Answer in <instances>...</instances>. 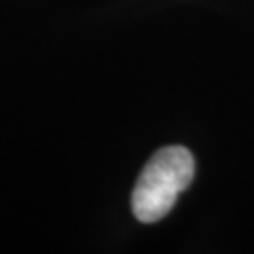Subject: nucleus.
<instances>
[{
	"label": "nucleus",
	"instance_id": "obj_1",
	"mask_svg": "<svg viewBox=\"0 0 254 254\" xmlns=\"http://www.w3.org/2000/svg\"><path fill=\"white\" fill-rule=\"evenodd\" d=\"M195 176V159L185 146H165L148 159L131 193L140 222H157L172 212L178 195Z\"/></svg>",
	"mask_w": 254,
	"mask_h": 254
}]
</instances>
